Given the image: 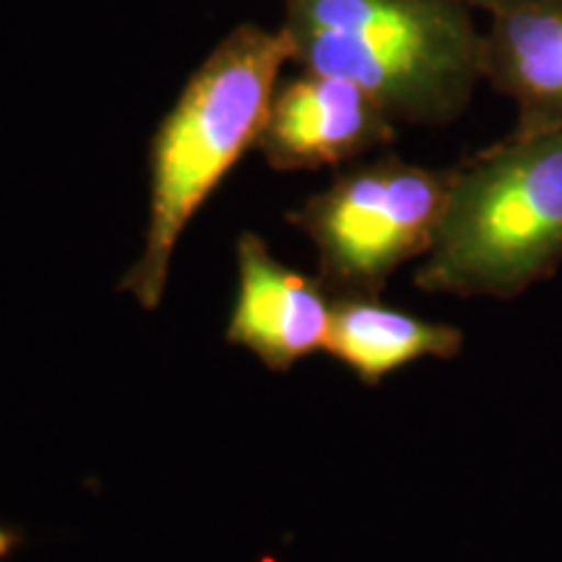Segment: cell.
I'll use <instances>...</instances> for the list:
<instances>
[{
    "instance_id": "obj_1",
    "label": "cell",
    "mask_w": 562,
    "mask_h": 562,
    "mask_svg": "<svg viewBox=\"0 0 562 562\" xmlns=\"http://www.w3.org/2000/svg\"><path fill=\"white\" fill-rule=\"evenodd\" d=\"M284 32L237 24L216 42L159 123L149 149V222L140 256L117 290L144 311L165 297L182 232L261 136L281 70Z\"/></svg>"
},
{
    "instance_id": "obj_2",
    "label": "cell",
    "mask_w": 562,
    "mask_h": 562,
    "mask_svg": "<svg viewBox=\"0 0 562 562\" xmlns=\"http://www.w3.org/2000/svg\"><path fill=\"white\" fill-rule=\"evenodd\" d=\"M279 3L292 66L357 83L396 123H453L482 81V32L461 0Z\"/></svg>"
},
{
    "instance_id": "obj_3",
    "label": "cell",
    "mask_w": 562,
    "mask_h": 562,
    "mask_svg": "<svg viewBox=\"0 0 562 562\" xmlns=\"http://www.w3.org/2000/svg\"><path fill=\"white\" fill-rule=\"evenodd\" d=\"M562 263V131L508 133L453 167L432 250L414 273L425 292L518 297Z\"/></svg>"
},
{
    "instance_id": "obj_4",
    "label": "cell",
    "mask_w": 562,
    "mask_h": 562,
    "mask_svg": "<svg viewBox=\"0 0 562 562\" xmlns=\"http://www.w3.org/2000/svg\"><path fill=\"white\" fill-rule=\"evenodd\" d=\"M451 178L453 167L383 154L341 170L286 222L315 245L318 279L334 297H378L404 263L432 250Z\"/></svg>"
},
{
    "instance_id": "obj_5",
    "label": "cell",
    "mask_w": 562,
    "mask_h": 562,
    "mask_svg": "<svg viewBox=\"0 0 562 562\" xmlns=\"http://www.w3.org/2000/svg\"><path fill=\"white\" fill-rule=\"evenodd\" d=\"M396 121L357 83L297 70L281 79L256 149L277 172L341 167L396 140Z\"/></svg>"
},
{
    "instance_id": "obj_6",
    "label": "cell",
    "mask_w": 562,
    "mask_h": 562,
    "mask_svg": "<svg viewBox=\"0 0 562 562\" xmlns=\"http://www.w3.org/2000/svg\"><path fill=\"white\" fill-rule=\"evenodd\" d=\"M334 294L273 258L256 232L237 237V294L227 341L252 351L269 370L284 372L315 351H326Z\"/></svg>"
},
{
    "instance_id": "obj_7",
    "label": "cell",
    "mask_w": 562,
    "mask_h": 562,
    "mask_svg": "<svg viewBox=\"0 0 562 562\" xmlns=\"http://www.w3.org/2000/svg\"><path fill=\"white\" fill-rule=\"evenodd\" d=\"M482 81L516 104V136L562 131V0L490 13Z\"/></svg>"
},
{
    "instance_id": "obj_8",
    "label": "cell",
    "mask_w": 562,
    "mask_h": 562,
    "mask_svg": "<svg viewBox=\"0 0 562 562\" xmlns=\"http://www.w3.org/2000/svg\"><path fill=\"white\" fill-rule=\"evenodd\" d=\"M461 347L463 334L456 326L422 321L364 294L334 297L326 351L368 385L425 357L453 360Z\"/></svg>"
},
{
    "instance_id": "obj_9",
    "label": "cell",
    "mask_w": 562,
    "mask_h": 562,
    "mask_svg": "<svg viewBox=\"0 0 562 562\" xmlns=\"http://www.w3.org/2000/svg\"><path fill=\"white\" fill-rule=\"evenodd\" d=\"M461 3H467L472 11L476 9V11L495 13V11H505V9H516V5L537 3V0H461Z\"/></svg>"
},
{
    "instance_id": "obj_10",
    "label": "cell",
    "mask_w": 562,
    "mask_h": 562,
    "mask_svg": "<svg viewBox=\"0 0 562 562\" xmlns=\"http://www.w3.org/2000/svg\"><path fill=\"white\" fill-rule=\"evenodd\" d=\"M19 544V537L13 533L11 529H5V526H0V560L9 558V554L16 550Z\"/></svg>"
}]
</instances>
